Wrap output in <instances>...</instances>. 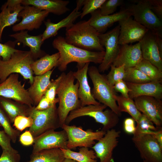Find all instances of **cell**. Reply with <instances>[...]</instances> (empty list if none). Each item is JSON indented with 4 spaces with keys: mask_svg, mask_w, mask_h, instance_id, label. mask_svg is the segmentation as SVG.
Listing matches in <instances>:
<instances>
[{
    "mask_svg": "<svg viewBox=\"0 0 162 162\" xmlns=\"http://www.w3.org/2000/svg\"><path fill=\"white\" fill-rule=\"evenodd\" d=\"M88 20L90 25L99 33H104L107 28L116 22L131 17L132 14L127 8L111 15L102 16L99 9L90 14Z\"/></svg>",
    "mask_w": 162,
    "mask_h": 162,
    "instance_id": "44dd1931",
    "label": "cell"
},
{
    "mask_svg": "<svg viewBox=\"0 0 162 162\" xmlns=\"http://www.w3.org/2000/svg\"><path fill=\"white\" fill-rule=\"evenodd\" d=\"M0 107L13 123L15 118L19 116H28L30 107L11 99L0 97Z\"/></svg>",
    "mask_w": 162,
    "mask_h": 162,
    "instance_id": "83f0119b",
    "label": "cell"
},
{
    "mask_svg": "<svg viewBox=\"0 0 162 162\" xmlns=\"http://www.w3.org/2000/svg\"><path fill=\"white\" fill-rule=\"evenodd\" d=\"M125 82L131 90L128 94L129 98L132 99L141 96H151L160 99L162 98L161 82L152 81L138 84Z\"/></svg>",
    "mask_w": 162,
    "mask_h": 162,
    "instance_id": "603a6c76",
    "label": "cell"
},
{
    "mask_svg": "<svg viewBox=\"0 0 162 162\" xmlns=\"http://www.w3.org/2000/svg\"><path fill=\"white\" fill-rule=\"evenodd\" d=\"M89 62L84 64H77V70L73 75L79 84L78 94L81 106L100 104L93 97L88 80L87 74Z\"/></svg>",
    "mask_w": 162,
    "mask_h": 162,
    "instance_id": "ac0fdd59",
    "label": "cell"
},
{
    "mask_svg": "<svg viewBox=\"0 0 162 162\" xmlns=\"http://www.w3.org/2000/svg\"><path fill=\"white\" fill-rule=\"evenodd\" d=\"M160 147L162 148V129L155 131L152 135Z\"/></svg>",
    "mask_w": 162,
    "mask_h": 162,
    "instance_id": "f907efd6",
    "label": "cell"
},
{
    "mask_svg": "<svg viewBox=\"0 0 162 162\" xmlns=\"http://www.w3.org/2000/svg\"><path fill=\"white\" fill-rule=\"evenodd\" d=\"M66 31L64 38L68 44L87 50L105 51L100 43V33L90 25L89 20L74 24Z\"/></svg>",
    "mask_w": 162,
    "mask_h": 162,
    "instance_id": "3957f363",
    "label": "cell"
},
{
    "mask_svg": "<svg viewBox=\"0 0 162 162\" xmlns=\"http://www.w3.org/2000/svg\"><path fill=\"white\" fill-rule=\"evenodd\" d=\"M151 9L161 20L162 19V0H148Z\"/></svg>",
    "mask_w": 162,
    "mask_h": 162,
    "instance_id": "f6af8a7d",
    "label": "cell"
},
{
    "mask_svg": "<svg viewBox=\"0 0 162 162\" xmlns=\"http://www.w3.org/2000/svg\"><path fill=\"white\" fill-rule=\"evenodd\" d=\"M19 50L8 44L0 43V57L2 58V60L3 61L9 60L14 52Z\"/></svg>",
    "mask_w": 162,
    "mask_h": 162,
    "instance_id": "7bdbcfd3",
    "label": "cell"
},
{
    "mask_svg": "<svg viewBox=\"0 0 162 162\" xmlns=\"http://www.w3.org/2000/svg\"><path fill=\"white\" fill-rule=\"evenodd\" d=\"M65 158L61 149H45L32 154L26 162H63Z\"/></svg>",
    "mask_w": 162,
    "mask_h": 162,
    "instance_id": "f546056e",
    "label": "cell"
},
{
    "mask_svg": "<svg viewBox=\"0 0 162 162\" xmlns=\"http://www.w3.org/2000/svg\"><path fill=\"white\" fill-rule=\"evenodd\" d=\"M118 23L120 26L118 44L120 45L140 42L149 30L131 17Z\"/></svg>",
    "mask_w": 162,
    "mask_h": 162,
    "instance_id": "e0dca14e",
    "label": "cell"
},
{
    "mask_svg": "<svg viewBox=\"0 0 162 162\" xmlns=\"http://www.w3.org/2000/svg\"><path fill=\"white\" fill-rule=\"evenodd\" d=\"M9 36L15 40L16 42L22 44L23 46L28 47L34 59L46 55L41 49L44 42L42 40V34L32 36L28 33L27 31H22Z\"/></svg>",
    "mask_w": 162,
    "mask_h": 162,
    "instance_id": "d4e9b609",
    "label": "cell"
},
{
    "mask_svg": "<svg viewBox=\"0 0 162 162\" xmlns=\"http://www.w3.org/2000/svg\"><path fill=\"white\" fill-rule=\"evenodd\" d=\"M135 121L132 118H125L124 122L123 128L125 132L128 134H134L136 129Z\"/></svg>",
    "mask_w": 162,
    "mask_h": 162,
    "instance_id": "c3c4849f",
    "label": "cell"
},
{
    "mask_svg": "<svg viewBox=\"0 0 162 162\" xmlns=\"http://www.w3.org/2000/svg\"><path fill=\"white\" fill-rule=\"evenodd\" d=\"M61 78V75L57 79H52L48 87L44 96L51 103L56 104L58 103L59 100L58 98H56V91Z\"/></svg>",
    "mask_w": 162,
    "mask_h": 162,
    "instance_id": "74e56055",
    "label": "cell"
},
{
    "mask_svg": "<svg viewBox=\"0 0 162 162\" xmlns=\"http://www.w3.org/2000/svg\"><path fill=\"white\" fill-rule=\"evenodd\" d=\"M28 116L33 120L29 130L34 138L47 131L60 127L56 105L43 110H36L34 106L30 107Z\"/></svg>",
    "mask_w": 162,
    "mask_h": 162,
    "instance_id": "52a82bcc",
    "label": "cell"
},
{
    "mask_svg": "<svg viewBox=\"0 0 162 162\" xmlns=\"http://www.w3.org/2000/svg\"><path fill=\"white\" fill-rule=\"evenodd\" d=\"M13 126L20 131H22L27 128H30L33 123V120L30 116H19L14 121Z\"/></svg>",
    "mask_w": 162,
    "mask_h": 162,
    "instance_id": "60d3db41",
    "label": "cell"
},
{
    "mask_svg": "<svg viewBox=\"0 0 162 162\" xmlns=\"http://www.w3.org/2000/svg\"><path fill=\"white\" fill-rule=\"evenodd\" d=\"M132 140L143 160L162 162V148L152 135H133Z\"/></svg>",
    "mask_w": 162,
    "mask_h": 162,
    "instance_id": "7c38bea8",
    "label": "cell"
},
{
    "mask_svg": "<svg viewBox=\"0 0 162 162\" xmlns=\"http://www.w3.org/2000/svg\"><path fill=\"white\" fill-rule=\"evenodd\" d=\"M123 80L134 83H143L154 81L135 67L125 68Z\"/></svg>",
    "mask_w": 162,
    "mask_h": 162,
    "instance_id": "836d02e7",
    "label": "cell"
},
{
    "mask_svg": "<svg viewBox=\"0 0 162 162\" xmlns=\"http://www.w3.org/2000/svg\"></svg>",
    "mask_w": 162,
    "mask_h": 162,
    "instance_id": "11a10c76",
    "label": "cell"
},
{
    "mask_svg": "<svg viewBox=\"0 0 162 162\" xmlns=\"http://www.w3.org/2000/svg\"><path fill=\"white\" fill-rule=\"evenodd\" d=\"M0 126L2 127L4 131L10 138L11 140L15 143L20 131L14 128L6 114L0 107Z\"/></svg>",
    "mask_w": 162,
    "mask_h": 162,
    "instance_id": "d590c367",
    "label": "cell"
},
{
    "mask_svg": "<svg viewBox=\"0 0 162 162\" xmlns=\"http://www.w3.org/2000/svg\"><path fill=\"white\" fill-rule=\"evenodd\" d=\"M113 88L116 92L121 93V95L123 97L125 98H129L128 94L131 90L123 80H120L116 82L113 85Z\"/></svg>",
    "mask_w": 162,
    "mask_h": 162,
    "instance_id": "ee69618b",
    "label": "cell"
},
{
    "mask_svg": "<svg viewBox=\"0 0 162 162\" xmlns=\"http://www.w3.org/2000/svg\"><path fill=\"white\" fill-rule=\"evenodd\" d=\"M88 73L93 84L91 92L94 98L120 116L121 113L118 110L115 98L116 94L113 86L109 82L106 76L100 73L95 66L89 67Z\"/></svg>",
    "mask_w": 162,
    "mask_h": 162,
    "instance_id": "8992f818",
    "label": "cell"
},
{
    "mask_svg": "<svg viewBox=\"0 0 162 162\" xmlns=\"http://www.w3.org/2000/svg\"><path fill=\"white\" fill-rule=\"evenodd\" d=\"M119 31L118 25L107 32L99 34L100 43L105 47L104 59L98 69L100 72L108 70L117 55L120 46L118 44Z\"/></svg>",
    "mask_w": 162,
    "mask_h": 162,
    "instance_id": "8fae6325",
    "label": "cell"
},
{
    "mask_svg": "<svg viewBox=\"0 0 162 162\" xmlns=\"http://www.w3.org/2000/svg\"><path fill=\"white\" fill-rule=\"evenodd\" d=\"M34 58L29 51L19 50L14 52L8 60L0 59V83L4 81L10 74H19L32 85L34 80V73L31 65Z\"/></svg>",
    "mask_w": 162,
    "mask_h": 162,
    "instance_id": "277c9868",
    "label": "cell"
},
{
    "mask_svg": "<svg viewBox=\"0 0 162 162\" xmlns=\"http://www.w3.org/2000/svg\"><path fill=\"white\" fill-rule=\"evenodd\" d=\"M11 140L4 130H0V146L2 150H14L11 144Z\"/></svg>",
    "mask_w": 162,
    "mask_h": 162,
    "instance_id": "bcb514c9",
    "label": "cell"
},
{
    "mask_svg": "<svg viewBox=\"0 0 162 162\" xmlns=\"http://www.w3.org/2000/svg\"><path fill=\"white\" fill-rule=\"evenodd\" d=\"M110 68V70L106 77L109 82L113 86L117 82L123 80L125 76V68L124 65L117 67L112 64Z\"/></svg>",
    "mask_w": 162,
    "mask_h": 162,
    "instance_id": "8d00e7d4",
    "label": "cell"
},
{
    "mask_svg": "<svg viewBox=\"0 0 162 162\" xmlns=\"http://www.w3.org/2000/svg\"><path fill=\"white\" fill-rule=\"evenodd\" d=\"M127 8L134 20L150 31L162 37V22L151 9L148 0H137Z\"/></svg>",
    "mask_w": 162,
    "mask_h": 162,
    "instance_id": "ba28073f",
    "label": "cell"
},
{
    "mask_svg": "<svg viewBox=\"0 0 162 162\" xmlns=\"http://www.w3.org/2000/svg\"><path fill=\"white\" fill-rule=\"evenodd\" d=\"M107 106L100 103L96 105H89L80 108L70 112L67 116L65 124H69L76 118L83 116L93 118L95 121L101 124L102 130L106 132L113 128L118 123V116L111 109H106Z\"/></svg>",
    "mask_w": 162,
    "mask_h": 162,
    "instance_id": "5b68a950",
    "label": "cell"
},
{
    "mask_svg": "<svg viewBox=\"0 0 162 162\" xmlns=\"http://www.w3.org/2000/svg\"><path fill=\"white\" fill-rule=\"evenodd\" d=\"M157 34L148 30L139 42L143 58L149 61L162 71V56L157 45Z\"/></svg>",
    "mask_w": 162,
    "mask_h": 162,
    "instance_id": "ffe728a7",
    "label": "cell"
},
{
    "mask_svg": "<svg viewBox=\"0 0 162 162\" xmlns=\"http://www.w3.org/2000/svg\"><path fill=\"white\" fill-rule=\"evenodd\" d=\"M53 70L34 77L33 82L28 90L29 96L36 106L44 95L50 82Z\"/></svg>",
    "mask_w": 162,
    "mask_h": 162,
    "instance_id": "4316f807",
    "label": "cell"
},
{
    "mask_svg": "<svg viewBox=\"0 0 162 162\" xmlns=\"http://www.w3.org/2000/svg\"><path fill=\"white\" fill-rule=\"evenodd\" d=\"M135 67L153 81L162 82V71L149 61L143 59Z\"/></svg>",
    "mask_w": 162,
    "mask_h": 162,
    "instance_id": "d6a6232c",
    "label": "cell"
},
{
    "mask_svg": "<svg viewBox=\"0 0 162 162\" xmlns=\"http://www.w3.org/2000/svg\"><path fill=\"white\" fill-rule=\"evenodd\" d=\"M79 10L76 7L67 17L58 22H52L50 19L44 22L46 28L42 34V41L44 42L46 40L55 36L61 28L64 27L67 28L72 26L74 22L80 16L81 12L79 11Z\"/></svg>",
    "mask_w": 162,
    "mask_h": 162,
    "instance_id": "484cf974",
    "label": "cell"
},
{
    "mask_svg": "<svg viewBox=\"0 0 162 162\" xmlns=\"http://www.w3.org/2000/svg\"><path fill=\"white\" fill-rule=\"evenodd\" d=\"M106 0H84L83 7L80 17L82 19L85 16L91 14L99 9Z\"/></svg>",
    "mask_w": 162,
    "mask_h": 162,
    "instance_id": "ab89813d",
    "label": "cell"
},
{
    "mask_svg": "<svg viewBox=\"0 0 162 162\" xmlns=\"http://www.w3.org/2000/svg\"><path fill=\"white\" fill-rule=\"evenodd\" d=\"M2 150L0 162H20V156L17 150Z\"/></svg>",
    "mask_w": 162,
    "mask_h": 162,
    "instance_id": "b9f144b4",
    "label": "cell"
},
{
    "mask_svg": "<svg viewBox=\"0 0 162 162\" xmlns=\"http://www.w3.org/2000/svg\"><path fill=\"white\" fill-rule=\"evenodd\" d=\"M59 57L58 52L51 55L46 54L34 61L31 66L34 74L36 76L41 75L56 67Z\"/></svg>",
    "mask_w": 162,
    "mask_h": 162,
    "instance_id": "f1b7e54d",
    "label": "cell"
},
{
    "mask_svg": "<svg viewBox=\"0 0 162 162\" xmlns=\"http://www.w3.org/2000/svg\"><path fill=\"white\" fill-rule=\"evenodd\" d=\"M69 2L62 0H22L21 4L33 6L49 13L60 15L70 10L67 7Z\"/></svg>",
    "mask_w": 162,
    "mask_h": 162,
    "instance_id": "cb8c5ba5",
    "label": "cell"
},
{
    "mask_svg": "<svg viewBox=\"0 0 162 162\" xmlns=\"http://www.w3.org/2000/svg\"><path fill=\"white\" fill-rule=\"evenodd\" d=\"M143 162H148V161H146V160H143Z\"/></svg>",
    "mask_w": 162,
    "mask_h": 162,
    "instance_id": "db71d44e",
    "label": "cell"
},
{
    "mask_svg": "<svg viewBox=\"0 0 162 162\" xmlns=\"http://www.w3.org/2000/svg\"><path fill=\"white\" fill-rule=\"evenodd\" d=\"M49 14L46 11L40 10L33 6H24L18 16V17H22V20L20 22L13 26L12 30L18 32L38 29Z\"/></svg>",
    "mask_w": 162,
    "mask_h": 162,
    "instance_id": "4fadbf2b",
    "label": "cell"
},
{
    "mask_svg": "<svg viewBox=\"0 0 162 162\" xmlns=\"http://www.w3.org/2000/svg\"><path fill=\"white\" fill-rule=\"evenodd\" d=\"M136 122L137 125L133 135L143 134L153 135L155 131L162 128L155 126L153 123L142 114Z\"/></svg>",
    "mask_w": 162,
    "mask_h": 162,
    "instance_id": "e575fe53",
    "label": "cell"
},
{
    "mask_svg": "<svg viewBox=\"0 0 162 162\" xmlns=\"http://www.w3.org/2000/svg\"><path fill=\"white\" fill-rule=\"evenodd\" d=\"M63 162H77L74 160L68 158H65Z\"/></svg>",
    "mask_w": 162,
    "mask_h": 162,
    "instance_id": "f5cc1de1",
    "label": "cell"
},
{
    "mask_svg": "<svg viewBox=\"0 0 162 162\" xmlns=\"http://www.w3.org/2000/svg\"><path fill=\"white\" fill-rule=\"evenodd\" d=\"M55 105L56 104H53L51 103L44 95L37 105L34 106V107L36 110H46Z\"/></svg>",
    "mask_w": 162,
    "mask_h": 162,
    "instance_id": "681fc988",
    "label": "cell"
},
{
    "mask_svg": "<svg viewBox=\"0 0 162 162\" xmlns=\"http://www.w3.org/2000/svg\"><path fill=\"white\" fill-rule=\"evenodd\" d=\"M137 110L151 121L156 127L162 125L161 99L149 96H141L133 99Z\"/></svg>",
    "mask_w": 162,
    "mask_h": 162,
    "instance_id": "9a60e30c",
    "label": "cell"
},
{
    "mask_svg": "<svg viewBox=\"0 0 162 162\" xmlns=\"http://www.w3.org/2000/svg\"><path fill=\"white\" fill-rule=\"evenodd\" d=\"M19 141L23 146H27L33 144L34 138L29 130H27L21 134Z\"/></svg>",
    "mask_w": 162,
    "mask_h": 162,
    "instance_id": "7dc6e473",
    "label": "cell"
},
{
    "mask_svg": "<svg viewBox=\"0 0 162 162\" xmlns=\"http://www.w3.org/2000/svg\"><path fill=\"white\" fill-rule=\"evenodd\" d=\"M61 149V148H60ZM65 158H69L77 162H97V157L93 150L88 148L81 147L79 152L68 148L61 149Z\"/></svg>",
    "mask_w": 162,
    "mask_h": 162,
    "instance_id": "4dcf8cb0",
    "label": "cell"
},
{
    "mask_svg": "<svg viewBox=\"0 0 162 162\" xmlns=\"http://www.w3.org/2000/svg\"><path fill=\"white\" fill-rule=\"evenodd\" d=\"M22 0H8L1 8L0 13V42L2 41L3 31L6 27L13 25L19 19L18 14L23 9Z\"/></svg>",
    "mask_w": 162,
    "mask_h": 162,
    "instance_id": "7402d4cb",
    "label": "cell"
},
{
    "mask_svg": "<svg viewBox=\"0 0 162 162\" xmlns=\"http://www.w3.org/2000/svg\"><path fill=\"white\" fill-rule=\"evenodd\" d=\"M123 2L122 0H106L99 9V12L102 16L112 14Z\"/></svg>",
    "mask_w": 162,
    "mask_h": 162,
    "instance_id": "f35d334b",
    "label": "cell"
},
{
    "mask_svg": "<svg viewBox=\"0 0 162 162\" xmlns=\"http://www.w3.org/2000/svg\"><path fill=\"white\" fill-rule=\"evenodd\" d=\"M0 97L11 99L30 107L34 106L28 90L19 79V75L13 74L0 83Z\"/></svg>",
    "mask_w": 162,
    "mask_h": 162,
    "instance_id": "30bf717a",
    "label": "cell"
},
{
    "mask_svg": "<svg viewBox=\"0 0 162 162\" xmlns=\"http://www.w3.org/2000/svg\"><path fill=\"white\" fill-rule=\"evenodd\" d=\"M84 0H78L76 1V7L78 8L79 9L83 5Z\"/></svg>",
    "mask_w": 162,
    "mask_h": 162,
    "instance_id": "816d5d0a",
    "label": "cell"
},
{
    "mask_svg": "<svg viewBox=\"0 0 162 162\" xmlns=\"http://www.w3.org/2000/svg\"><path fill=\"white\" fill-rule=\"evenodd\" d=\"M67 135L64 130H50L34 138L32 154L45 149H67Z\"/></svg>",
    "mask_w": 162,
    "mask_h": 162,
    "instance_id": "5bb4252c",
    "label": "cell"
},
{
    "mask_svg": "<svg viewBox=\"0 0 162 162\" xmlns=\"http://www.w3.org/2000/svg\"><path fill=\"white\" fill-rule=\"evenodd\" d=\"M53 47L60 54L56 67L61 71H65L68 65L76 62L77 64H84L92 62L100 64L105 55V51H93L86 50L67 43L64 38L59 36L52 42Z\"/></svg>",
    "mask_w": 162,
    "mask_h": 162,
    "instance_id": "6da1fadb",
    "label": "cell"
},
{
    "mask_svg": "<svg viewBox=\"0 0 162 162\" xmlns=\"http://www.w3.org/2000/svg\"><path fill=\"white\" fill-rule=\"evenodd\" d=\"M56 91L59 100L57 108L59 124L61 128L65 124L66 119L71 111L81 107L78 97L79 84H74L75 78L73 72L70 71L66 74L63 72Z\"/></svg>",
    "mask_w": 162,
    "mask_h": 162,
    "instance_id": "7a4b0ae2",
    "label": "cell"
},
{
    "mask_svg": "<svg viewBox=\"0 0 162 162\" xmlns=\"http://www.w3.org/2000/svg\"><path fill=\"white\" fill-rule=\"evenodd\" d=\"M143 59L140 42L134 45L125 44L120 46L112 64L117 67L124 65L125 68L135 67Z\"/></svg>",
    "mask_w": 162,
    "mask_h": 162,
    "instance_id": "d6986e66",
    "label": "cell"
},
{
    "mask_svg": "<svg viewBox=\"0 0 162 162\" xmlns=\"http://www.w3.org/2000/svg\"><path fill=\"white\" fill-rule=\"evenodd\" d=\"M120 133L113 128L108 130L92 147L100 162H114L113 152L118 144Z\"/></svg>",
    "mask_w": 162,
    "mask_h": 162,
    "instance_id": "2e32d148",
    "label": "cell"
},
{
    "mask_svg": "<svg viewBox=\"0 0 162 162\" xmlns=\"http://www.w3.org/2000/svg\"><path fill=\"white\" fill-rule=\"evenodd\" d=\"M115 98L117 103L119 111L121 113L124 112L128 113L137 122L142 113L137 110L133 99L117 95L115 96Z\"/></svg>",
    "mask_w": 162,
    "mask_h": 162,
    "instance_id": "1f68e13d",
    "label": "cell"
},
{
    "mask_svg": "<svg viewBox=\"0 0 162 162\" xmlns=\"http://www.w3.org/2000/svg\"><path fill=\"white\" fill-rule=\"evenodd\" d=\"M66 132L68 137L67 148L71 149L78 147L92 148L106 132L102 130L93 131L88 129L84 130L81 127L65 124L61 127Z\"/></svg>",
    "mask_w": 162,
    "mask_h": 162,
    "instance_id": "9c48e42d",
    "label": "cell"
}]
</instances>
